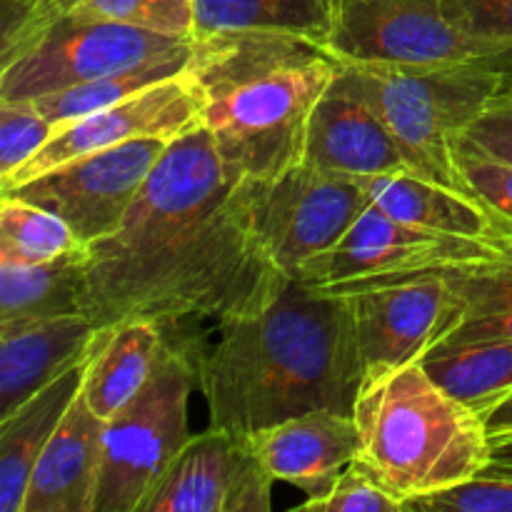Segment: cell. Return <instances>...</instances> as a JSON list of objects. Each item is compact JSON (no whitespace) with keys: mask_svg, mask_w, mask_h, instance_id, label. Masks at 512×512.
Segmentation results:
<instances>
[{"mask_svg":"<svg viewBox=\"0 0 512 512\" xmlns=\"http://www.w3.org/2000/svg\"><path fill=\"white\" fill-rule=\"evenodd\" d=\"M290 283L253 225L250 183L228 173L205 128L168 145L110 238L88 245L83 313L218 323L268 308Z\"/></svg>","mask_w":512,"mask_h":512,"instance_id":"obj_1","label":"cell"},{"mask_svg":"<svg viewBox=\"0 0 512 512\" xmlns=\"http://www.w3.org/2000/svg\"><path fill=\"white\" fill-rule=\"evenodd\" d=\"M218 333L210 350L195 345L210 428L248 438L313 410L353 413L365 368L345 298L290 280L268 308Z\"/></svg>","mask_w":512,"mask_h":512,"instance_id":"obj_2","label":"cell"},{"mask_svg":"<svg viewBox=\"0 0 512 512\" xmlns=\"http://www.w3.org/2000/svg\"><path fill=\"white\" fill-rule=\"evenodd\" d=\"M188 75L230 175L263 183L303 160L315 105L340 70L330 45L268 30L193 35Z\"/></svg>","mask_w":512,"mask_h":512,"instance_id":"obj_3","label":"cell"},{"mask_svg":"<svg viewBox=\"0 0 512 512\" xmlns=\"http://www.w3.org/2000/svg\"><path fill=\"white\" fill-rule=\"evenodd\" d=\"M353 420L358 460L403 505L465 483L490 460L488 420L450 395L423 360L365 370Z\"/></svg>","mask_w":512,"mask_h":512,"instance_id":"obj_4","label":"cell"},{"mask_svg":"<svg viewBox=\"0 0 512 512\" xmlns=\"http://www.w3.org/2000/svg\"><path fill=\"white\" fill-rule=\"evenodd\" d=\"M343 70L388 125L408 170L473 195L465 183L460 140L485 108L503 98L498 75L485 68L385 63H343Z\"/></svg>","mask_w":512,"mask_h":512,"instance_id":"obj_5","label":"cell"},{"mask_svg":"<svg viewBox=\"0 0 512 512\" xmlns=\"http://www.w3.org/2000/svg\"><path fill=\"white\" fill-rule=\"evenodd\" d=\"M198 388L195 343L168 335L148 383L105 420L95 512H140L183 445L190 393Z\"/></svg>","mask_w":512,"mask_h":512,"instance_id":"obj_6","label":"cell"},{"mask_svg":"<svg viewBox=\"0 0 512 512\" xmlns=\"http://www.w3.org/2000/svg\"><path fill=\"white\" fill-rule=\"evenodd\" d=\"M190 53L193 38H173L68 13L3 55L0 100H35Z\"/></svg>","mask_w":512,"mask_h":512,"instance_id":"obj_7","label":"cell"},{"mask_svg":"<svg viewBox=\"0 0 512 512\" xmlns=\"http://www.w3.org/2000/svg\"><path fill=\"white\" fill-rule=\"evenodd\" d=\"M330 50L343 63L485 68L503 80V98H512L508 55L455 28L443 0H338Z\"/></svg>","mask_w":512,"mask_h":512,"instance_id":"obj_8","label":"cell"},{"mask_svg":"<svg viewBox=\"0 0 512 512\" xmlns=\"http://www.w3.org/2000/svg\"><path fill=\"white\" fill-rule=\"evenodd\" d=\"M460 270H420L398 278L315 290L345 298L365 370L375 365H405L423 360L463 323L465 300L455 283Z\"/></svg>","mask_w":512,"mask_h":512,"instance_id":"obj_9","label":"cell"},{"mask_svg":"<svg viewBox=\"0 0 512 512\" xmlns=\"http://www.w3.org/2000/svg\"><path fill=\"white\" fill-rule=\"evenodd\" d=\"M253 225L268 258L295 280L298 270L328 253L370 205L363 180L295 163L275 178L250 183Z\"/></svg>","mask_w":512,"mask_h":512,"instance_id":"obj_10","label":"cell"},{"mask_svg":"<svg viewBox=\"0 0 512 512\" xmlns=\"http://www.w3.org/2000/svg\"><path fill=\"white\" fill-rule=\"evenodd\" d=\"M512 253V240H468L400 223L370 203L328 250L298 270L310 288L370 283L438 268H473Z\"/></svg>","mask_w":512,"mask_h":512,"instance_id":"obj_11","label":"cell"},{"mask_svg":"<svg viewBox=\"0 0 512 512\" xmlns=\"http://www.w3.org/2000/svg\"><path fill=\"white\" fill-rule=\"evenodd\" d=\"M170 143L140 138L48 170L15 188L0 190L48 208L73 228L83 245L110 238Z\"/></svg>","mask_w":512,"mask_h":512,"instance_id":"obj_12","label":"cell"},{"mask_svg":"<svg viewBox=\"0 0 512 512\" xmlns=\"http://www.w3.org/2000/svg\"><path fill=\"white\" fill-rule=\"evenodd\" d=\"M198 128H203V100H200L198 85L193 83L188 70H183L98 113L60 125L53 138L38 150V155L25 163L0 190L23 185L70 160L100 153V150L130 143V140L158 138L165 143H175Z\"/></svg>","mask_w":512,"mask_h":512,"instance_id":"obj_13","label":"cell"},{"mask_svg":"<svg viewBox=\"0 0 512 512\" xmlns=\"http://www.w3.org/2000/svg\"><path fill=\"white\" fill-rule=\"evenodd\" d=\"M273 485L250 438L210 428L183 445L140 512H268Z\"/></svg>","mask_w":512,"mask_h":512,"instance_id":"obj_14","label":"cell"},{"mask_svg":"<svg viewBox=\"0 0 512 512\" xmlns=\"http://www.w3.org/2000/svg\"><path fill=\"white\" fill-rule=\"evenodd\" d=\"M303 160L315 168L358 180L408 170L393 133L345 75L343 63L315 105L305 135Z\"/></svg>","mask_w":512,"mask_h":512,"instance_id":"obj_15","label":"cell"},{"mask_svg":"<svg viewBox=\"0 0 512 512\" xmlns=\"http://www.w3.org/2000/svg\"><path fill=\"white\" fill-rule=\"evenodd\" d=\"M248 438L275 483L293 485L308 500L325 498L360 453L353 413L338 410L295 415Z\"/></svg>","mask_w":512,"mask_h":512,"instance_id":"obj_16","label":"cell"},{"mask_svg":"<svg viewBox=\"0 0 512 512\" xmlns=\"http://www.w3.org/2000/svg\"><path fill=\"white\" fill-rule=\"evenodd\" d=\"M95 333L85 313L0 323V418L83 363Z\"/></svg>","mask_w":512,"mask_h":512,"instance_id":"obj_17","label":"cell"},{"mask_svg":"<svg viewBox=\"0 0 512 512\" xmlns=\"http://www.w3.org/2000/svg\"><path fill=\"white\" fill-rule=\"evenodd\" d=\"M103 435L105 420L80 390L35 463L23 512H95Z\"/></svg>","mask_w":512,"mask_h":512,"instance_id":"obj_18","label":"cell"},{"mask_svg":"<svg viewBox=\"0 0 512 512\" xmlns=\"http://www.w3.org/2000/svg\"><path fill=\"white\" fill-rule=\"evenodd\" d=\"M370 203L400 223L468 240H512V225L478 198L413 173L375 175L363 180Z\"/></svg>","mask_w":512,"mask_h":512,"instance_id":"obj_19","label":"cell"},{"mask_svg":"<svg viewBox=\"0 0 512 512\" xmlns=\"http://www.w3.org/2000/svg\"><path fill=\"white\" fill-rule=\"evenodd\" d=\"M168 323L130 318L98 328L83 380V398L95 415L110 420L153 375L168 343Z\"/></svg>","mask_w":512,"mask_h":512,"instance_id":"obj_20","label":"cell"},{"mask_svg":"<svg viewBox=\"0 0 512 512\" xmlns=\"http://www.w3.org/2000/svg\"><path fill=\"white\" fill-rule=\"evenodd\" d=\"M88 358L0 418V512H23L35 463L83 390Z\"/></svg>","mask_w":512,"mask_h":512,"instance_id":"obj_21","label":"cell"},{"mask_svg":"<svg viewBox=\"0 0 512 512\" xmlns=\"http://www.w3.org/2000/svg\"><path fill=\"white\" fill-rule=\"evenodd\" d=\"M88 248L50 263H0V323L83 313Z\"/></svg>","mask_w":512,"mask_h":512,"instance_id":"obj_22","label":"cell"},{"mask_svg":"<svg viewBox=\"0 0 512 512\" xmlns=\"http://www.w3.org/2000/svg\"><path fill=\"white\" fill-rule=\"evenodd\" d=\"M423 365L450 395L485 420L512 393V340L443 343L425 355Z\"/></svg>","mask_w":512,"mask_h":512,"instance_id":"obj_23","label":"cell"},{"mask_svg":"<svg viewBox=\"0 0 512 512\" xmlns=\"http://www.w3.org/2000/svg\"><path fill=\"white\" fill-rule=\"evenodd\" d=\"M195 35L218 30H268L330 45L338 0H193Z\"/></svg>","mask_w":512,"mask_h":512,"instance_id":"obj_24","label":"cell"},{"mask_svg":"<svg viewBox=\"0 0 512 512\" xmlns=\"http://www.w3.org/2000/svg\"><path fill=\"white\" fill-rule=\"evenodd\" d=\"M80 243L68 223L48 208L3 193L0 198V263L38 265L75 253Z\"/></svg>","mask_w":512,"mask_h":512,"instance_id":"obj_25","label":"cell"},{"mask_svg":"<svg viewBox=\"0 0 512 512\" xmlns=\"http://www.w3.org/2000/svg\"><path fill=\"white\" fill-rule=\"evenodd\" d=\"M465 318L445 343L512 340V253L495 263L463 268L455 275Z\"/></svg>","mask_w":512,"mask_h":512,"instance_id":"obj_26","label":"cell"},{"mask_svg":"<svg viewBox=\"0 0 512 512\" xmlns=\"http://www.w3.org/2000/svg\"><path fill=\"white\" fill-rule=\"evenodd\" d=\"M190 55H178V58L163 60V63L155 65H145V68L105 75V78L90 80V83L75 85V88L68 90H60V93L35 98L33 103L38 105L40 113H43L45 118L55 125V130H58L60 125L73 123V120L83 118V115L98 113V110L120 103V100L138 93V90L148 88V85H155L160 83V80L183 73L190 63Z\"/></svg>","mask_w":512,"mask_h":512,"instance_id":"obj_27","label":"cell"},{"mask_svg":"<svg viewBox=\"0 0 512 512\" xmlns=\"http://www.w3.org/2000/svg\"><path fill=\"white\" fill-rule=\"evenodd\" d=\"M70 13L78 18L110 20V23H123L173 38L195 35L193 0H80Z\"/></svg>","mask_w":512,"mask_h":512,"instance_id":"obj_28","label":"cell"},{"mask_svg":"<svg viewBox=\"0 0 512 512\" xmlns=\"http://www.w3.org/2000/svg\"><path fill=\"white\" fill-rule=\"evenodd\" d=\"M405 512H512V463L490 458L470 480L410 500Z\"/></svg>","mask_w":512,"mask_h":512,"instance_id":"obj_29","label":"cell"},{"mask_svg":"<svg viewBox=\"0 0 512 512\" xmlns=\"http://www.w3.org/2000/svg\"><path fill=\"white\" fill-rule=\"evenodd\" d=\"M55 135L33 100H0V188Z\"/></svg>","mask_w":512,"mask_h":512,"instance_id":"obj_30","label":"cell"},{"mask_svg":"<svg viewBox=\"0 0 512 512\" xmlns=\"http://www.w3.org/2000/svg\"><path fill=\"white\" fill-rule=\"evenodd\" d=\"M300 510L315 512H405L395 498L358 458L335 480L333 490L320 500H305Z\"/></svg>","mask_w":512,"mask_h":512,"instance_id":"obj_31","label":"cell"},{"mask_svg":"<svg viewBox=\"0 0 512 512\" xmlns=\"http://www.w3.org/2000/svg\"><path fill=\"white\" fill-rule=\"evenodd\" d=\"M450 23L505 53L512 63V0H443Z\"/></svg>","mask_w":512,"mask_h":512,"instance_id":"obj_32","label":"cell"},{"mask_svg":"<svg viewBox=\"0 0 512 512\" xmlns=\"http://www.w3.org/2000/svg\"><path fill=\"white\" fill-rule=\"evenodd\" d=\"M468 190L485 208L512 225V165L460 145Z\"/></svg>","mask_w":512,"mask_h":512,"instance_id":"obj_33","label":"cell"},{"mask_svg":"<svg viewBox=\"0 0 512 512\" xmlns=\"http://www.w3.org/2000/svg\"><path fill=\"white\" fill-rule=\"evenodd\" d=\"M460 145L512 165V98H503L485 108L465 128Z\"/></svg>","mask_w":512,"mask_h":512,"instance_id":"obj_34","label":"cell"},{"mask_svg":"<svg viewBox=\"0 0 512 512\" xmlns=\"http://www.w3.org/2000/svg\"><path fill=\"white\" fill-rule=\"evenodd\" d=\"M3 55L23 45L55 20L53 0H3Z\"/></svg>","mask_w":512,"mask_h":512,"instance_id":"obj_35","label":"cell"},{"mask_svg":"<svg viewBox=\"0 0 512 512\" xmlns=\"http://www.w3.org/2000/svg\"><path fill=\"white\" fill-rule=\"evenodd\" d=\"M488 433L493 435H505L512 433V393L503 400L500 405H495L488 415Z\"/></svg>","mask_w":512,"mask_h":512,"instance_id":"obj_36","label":"cell"},{"mask_svg":"<svg viewBox=\"0 0 512 512\" xmlns=\"http://www.w3.org/2000/svg\"><path fill=\"white\" fill-rule=\"evenodd\" d=\"M490 458L512 463V433L493 435L490 438Z\"/></svg>","mask_w":512,"mask_h":512,"instance_id":"obj_37","label":"cell"},{"mask_svg":"<svg viewBox=\"0 0 512 512\" xmlns=\"http://www.w3.org/2000/svg\"><path fill=\"white\" fill-rule=\"evenodd\" d=\"M78 3H80V0H53V15H55V20H58L60 15L70 13V10H73Z\"/></svg>","mask_w":512,"mask_h":512,"instance_id":"obj_38","label":"cell"}]
</instances>
